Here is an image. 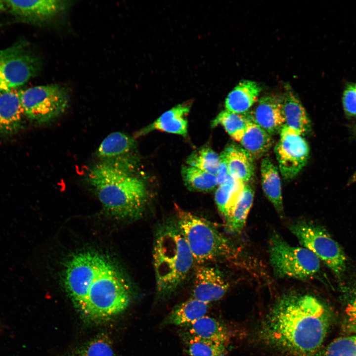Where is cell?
Returning a JSON list of instances; mask_svg holds the SVG:
<instances>
[{
	"mask_svg": "<svg viewBox=\"0 0 356 356\" xmlns=\"http://www.w3.org/2000/svg\"><path fill=\"white\" fill-rule=\"evenodd\" d=\"M63 283L75 307L91 320L110 319L130 303L126 279L110 261L97 253L81 252L70 258L64 268Z\"/></svg>",
	"mask_w": 356,
	"mask_h": 356,
	"instance_id": "cell-1",
	"label": "cell"
},
{
	"mask_svg": "<svg viewBox=\"0 0 356 356\" xmlns=\"http://www.w3.org/2000/svg\"><path fill=\"white\" fill-rule=\"evenodd\" d=\"M331 320L324 304L309 294L290 293L273 305L261 325L265 343L292 356H314Z\"/></svg>",
	"mask_w": 356,
	"mask_h": 356,
	"instance_id": "cell-2",
	"label": "cell"
},
{
	"mask_svg": "<svg viewBox=\"0 0 356 356\" xmlns=\"http://www.w3.org/2000/svg\"><path fill=\"white\" fill-rule=\"evenodd\" d=\"M87 179L103 208L112 216L134 220L142 215L146 188L140 178L131 173L129 163L102 161L90 168Z\"/></svg>",
	"mask_w": 356,
	"mask_h": 356,
	"instance_id": "cell-3",
	"label": "cell"
},
{
	"mask_svg": "<svg viewBox=\"0 0 356 356\" xmlns=\"http://www.w3.org/2000/svg\"><path fill=\"white\" fill-rule=\"evenodd\" d=\"M153 255L157 293L168 297L184 281L194 261L177 222H167L158 228Z\"/></svg>",
	"mask_w": 356,
	"mask_h": 356,
	"instance_id": "cell-4",
	"label": "cell"
},
{
	"mask_svg": "<svg viewBox=\"0 0 356 356\" xmlns=\"http://www.w3.org/2000/svg\"><path fill=\"white\" fill-rule=\"evenodd\" d=\"M177 223L198 264L236 257L238 251L210 222L176 206Z\"/></svg>",
	"mask_w": 356,
	"mask_h": 356,
	"instance_id": "cell-5",
	"label": "cell"
},
{
	"mask_svg": "<svg viewBox=\"0 0 356 356\" xmlns=\"http://www.w3.org/2000/svg\"><path fill=\"white\" fill-rule=\"evenodd\" d=\"M269 256L277 277L306 280L320 270V260L312 251L289 245L276 233H273L269 240Z\"/></svg>",
	"mask_w": 356,
	"mask_h": 356,
	"instance_id": "cell-6",
	"label": "cell"
},
{
	"mask_svg": "<svg viewBox=\"0 0 356 356\" xmlns=\"http://www.w3.org/2000/svg\"><path fill=\"white\" fill-rule=\"evenodd\" d=\"M20 100L25 116L41 124L52 121L64 112L69 94L60 85H41L20 90Z\"/></svg>",
	"mask_w": 356,
	"mask_h": 356,
	"instance_id": "cell-7",
	"label": "cell"
},
{
	"mask_svg": "<svg viewBox=\"0 0 356 356\" xmlns=\"http://www.w3.org/2000/svg\"><path fill=\"white\" fill-rule=\"evenodd\" d=\"M289 229L303 247L312 251L336 275L339 276L344 272L346 265L345 254L324 229L305 221L292 224Z\"/></svg>",
	"mask_w": 356,
	"mask_h": 356,
	"instance_id": "cell-8",
	"label": "cell"
},
{
	"mask_svg": "<svg viewBox=\"0 0 356 356\" xmlns=\"http://www.w3.org/2000/svg\"><path fill=\"white\" fill-rule=\"evenodd\" d=\"M274 152L278 168L286 180L295 178L306 165L310 148L303 136L284 125Z\"/></svg>",
	"mask_w": 356,
	"mask_h": 356,
	"instance_id": "cell-9",
	"label": "cell"
},
{
	"mask_svg": "<svg viewBox=\"0 0 356 356\" xmlns=\"http://www.w3.org/2000/svg\"><path fill=\"white\" fill-rule=\"evenodd\" d=\"M7 9L17 19L24 23L47 24L62 15L71 1L60 0H5Z\"/></svg>",
	"mask_w": 356,
	"mask_h": 356,
	"instance_id": "cell-10",
	"label": "cell"
},
{
	"mask_svg": "<svg viewBox=\"0 0 356 356\" xmlns=\"http://www.w3.org/2000/svg\"><path fill=\"white\" fill-rule=\"evenodd\" d=\"M194 281L192 298L208 304L222 298L229 288L222 272L213 267H197Z\"/></svg>",
	"mask_w": 356,
	"mask_h": 356,
	"instance_id": "cell-11",
	"label": "cell"
},
{
	"mask_svg": "<svg viewBox=\"0 0 356 356\" xmlns=\"http://www.w3.org/2000/svg\"><path fill=\"white\" fill-rule=\"evenodd\" d=\"M248 114L252 122L271 135L280 133L285 125L282 99L275 95L261 97L254 109Z\"/></svg>",
	"mask_w": 356,
	"mask_h": 356,
	"instance_id": "cell-12",
	"label": "cell"
},
{
	"mask_svg": "<svg viewBox=\"0 0 356 356\" xmlns=\"http://www.w3.org/2000/svg\"><path fill=\"white\" fill-rule=\"evenodd\" d=\"M25 115L20 90L10 89L0 93V137L13 134L23 127Z\"/></svg>",
	"mask_w": 356,
	"mask_h": 356,
	"instance_id": "cell-13",
	"label": "cell"
},
{
	"mask_svg": "<svg viewBox=\"0 0 356 356\" xmlns=\"http://www.w3.org/2000/svg\"><path fill=\"white\" fill-rule=\"evenodd\" d=\"M189 110L188 104L178 105L164 113L153 123L140 131L137 135H142L153 130L186 135L187 133L186 116Z\"/></svg>",
	"mask_w": 356,
	"mask_h": 356,
	"instance_id": "cell-14",
	"label": "cell"
},
{
	"mask_svg": "<svg viewBox=\"0 0 356 356\" xmlns=\"http://www.w3.org/2000/svg\"><path fill=\"white\" fill-rule=\"evenodd\" d=\"M285 125L302 136L311 130V124L306 111L297 95L286 87L281 98Z\"/></svg>",
	"mask_w": 356,
	"mask_h": 356,
	"instance_id": "cell-15",
	"label": "cell"
},
{
	"mask_svg": "<svg viewBox=\"0 0 356 356\" xmlns=\"http://www.w3.org/2000/svg\"><path fill=\"white\" fill-rule=\"evenodd\" d=\"M261 88L250 80L241 81L229 93L225 101V110L239 114L248 112L258 101Z\"/></svg>",
	"mask_w": 356,
	"mask_h": 356,
	"instance_id": "cell-16",
	"label": "cell"
},
{
	"mask_svg": "<svg viewBox=\"0 0 356 356\" xmlns=\"http://www.w3.org/2000/svg\"><path fill=\"white\" fill-rule=\"evenodd\" d=\"M185 333L199 339L228 344L230 333L226 326L217 319L204 315L184 327Z\"/></svg>",
	"mask_w": 356,
	"mask_h": 356,
	"instance_id": "cell-17",
	"label": "cell"
},
{
	"mask_svg": "<svg viewBox=\"0 0 356 356\" xmlns=\"http://www.w3.org/2000/svg\"><path fill=\"white\" fill-rule=\"evenodd\" d=\"M263 191L280 216L283 214L281 184L278 169L268 158H264L261 165Z\"/></svg>",
	"mask_w": 356,
	"mask_h": 356,
	"instance_id": "cell-18",
	"label": "cell"
},
{
	"mask_svg": "<svg viewBox=\"0 0 356 356\" xmlns=\"http://www.w3.org/2000/svg\"><path fill=\"white\" fill-rule=\"evenodd\" d=\"M134 146L135 141L133 138L121 132H113L101 142L97 150V155L104 161L126 160V155Z\"/></svg>",
	"mask_w": 356,
	"mask_h": 356,
	"instance_id": "cell-19",
	"label": "cell"
},
{
	"mask_svg": "<svg viewBox=\"0 0 356 356\" xmlns=\"http://www.w3.org/2000/svg\"><path fill=\"white\" fill-rule=\"evenodd\" d=\"M208 308V304L192 297L175 307L163 324L185 327L205 315Z\"/></svg>",
	"mask_w": 356,
	"mask_h": 356,
	"instance_id": "cell-20",
	"label": "cell"
},
{
	"mask_svg": "<svg viewBox=\"0 0 356 356\" xmlns=\"http://www.w3.org/2000/svg\"><path fill=\"white\" fill-rule=\"evenodd\" d=\"M254 197L253 188L246 183L230 213L225 220V228L228 232L237 233L243 229L252 207Z\"/></svg>",
	"mask_w": 356,
	"mask_h": 356,
	"instance_id": "cell-21",
	"label": "cell"
},
{
	"mask_svg": "<svg viewBox=\"0 0 356 356\" xmlns=\"http://www.w3.org/2000/svg\"><path fill=\"white\" fill-rule=\"evenodd\" d=\"M271 135L252 121L240 142L242 148L254 159L264 156L272 145Z\"/></svg>",
	"mask_w": 356,
	"mask_h": 356,
	"instance_id": "cell-22",
	"label": "cell"
},
{
	"mask_svg": "<svg viewBox=\"0 0 356 356\" xmlns=\"http://www.w3.org/2000/svg\"><path fill=\"white\" fill-rule=\"evenodd\" d=\"M227 166L229 175L247 183L254 174V159L242 147L231 146L227 148Z\"/></svg>",
	"mask_w": 356,
	"mask_h": 356,
	"instance_id": "cell-23",
	"label": "cell"
},
{
	"mask_svg": "<svg viewBox=\"0 0 356 356\" xmlns=\"http://www.w3.org/2000/svg\"><path fill=\"white\" fill-rule=\"evenodd\" d=\"M245 183L229 176L217 189L215 199L218 209L225 220L230 213Z\"/></svg>",
	"mask_w": 356,
	"mask_h": 356,
	"instance_id": "cell-24",
	"label": "cell"
},
{
	"mask_svg": "<svg viewBox=\"0 0 356 356\" xmlns=\"http://www.w3.org/2000/svg\"><path fill=\"white\" fill-rule=\"evenodd\" d=\"M250 122L248 112L239 114L224 110L219 113L211 125L215 127L221 125L233 139L240 142Z\"/></svg>",
	"mask_w": 356,
	"mask_h": 356,
	"instance_id": "cell-25",
	"label": "cell"
},
{
	"mask_svg": "<svg viewBox=\"0 0 356 356\" xmlns=\"http://www.w3.org/2000/svg\"><path fill=\"white\" fill-rule=\"evenodd\" d=\"M183 341L188 356H226L227 345L203 340L184 333Z\"/></svg>",
	"mask_w": 356,
	"mask_h": 356,
	"instance_id": "cell-26",
	"label": "cell"
},
{
	"mask_svg": "<svg viewBox=\"0 0 356 356\" xmlns=\"http://www.w3.org/2000/svg\"><path fill=\"white\" fill-rule=\"evenodd\" d=\"M181 174L186 185L192 190L207 191L218 185L216 176L194 167L183 166Z\"/></svg>",
	"mask_w": 356,
	"mask_h": 356,
	"instance_id": "cell-27",
	"label": "cell"
},
{
	"mask_svg": "<svg viewBox=\"0 0 356 356\" xmlns=\"http://www.w3.org/2000/svg\"><path fill=\"white\" fill-rule=\"evenodd\" d=\"M186 163L217 176L220 156L209 147H204L194 152L187 158Z\"/></svg>",
	"mask_w": 356,
	"mask_h": 356,
	"instance_id": "cell-28",
	"label": "cell"
},
{
	"mask_svg": "<svg viewBox=\"0 0 356 356\" xmlns=\"http://www.w3.org/2000/svg\"><path fill=\"white\" fill-rule=\"evenodd\" d=\"M71 356H115L110 339L104 334L96 336L74 351Z\"/></svg>",
	"mask_w": 356,
	"mask_h": 356,
	"instance_id": "cell-29",
	"label": "cell"
},
{
	"mask_svg": "<svg viewBox=\"0 0 356 356\" xmlns=\"http://www.w3.org/2000/svg\"><path fill=\"white\" fill-rule=\"evenodd\" d=\"M314 356H356V335L336 339Z\"/></svg>",
	"mask_w": 356,
	"mask_h": 356,
	"instance_id": "cell-30",
	"label": "cell"
},
{
	"mask_svg": "<svg viewBox=\"0 0 356 356\" xmlns=\"http://www.w3.org/2000/svg\"><path fill=\"white\" fill-rule=\"evenodd\" d=\"M344 324L348 331L356 335V286L350 292L345 305Z\"/></svg>",
	"mask_w": 356,
	"mask_h": 356,
	"instance_id": "cell-31",
	"label": "cell"
},
{
	"mask_svg": "<svg viewBox=\"0 0 356 356\" xmlns=\"http://www.w3.org/2000/svg\"><path fill=\"white\" fill-rule=\"evenodd\" d=\"M342 102L345 113L350 116H356V85H349L345 88Z\"/></svg>",
	"mask_w": 356,
	"mask_h": 356,
	"instance_id": "cell-32",
	"label": "cell"
},
{
	"mask_svg": "<svg viewBox=\"0 0 356 356\" xmlns=\"http://www.w3.org/2000/svg\"><path fill=\"white\" fill-rule=\"evenodd\" d=\"M220 156V164L217 177L218 185L223 183L230 176L228 173L227 166V150H224Z\"/></svg>",
	"mask_w": 356,
	"mask_h": 356,
	"instance_id": "cell-33",
	"label": "cell"
},
{
	"mask_svg": "<svg viewBox=\"0 0 356 356\" xmlns=\"http://www.w3.org/2000/svg\"><path fill=\"white\" fill-rule=\"evenodd\" d=\"M7 9L5 0H0V13Z\"/></svg>",
	"mask_w": 356,
	"mask_h": 356,
	"instance_id": "cell-34",
	"label": "cell"
},
{
	"mask_svg": "<svg viewBox=\"0 0 356 356\" xmlns=\"http://www.w3.org/2000/svg\"><path fill=\"white\" fill-rule=\"evenodd\" d=\"M9 89H9L5 84L0 81V93Z\"/></svg>",
	"mask_w": 356,
	"mask_h": 356,
	"instance_id": "cell-35",
	"label": "cell"
},
{
	"mask_svg": "<svg viewBox=\"0 0 356 356\" xmlns=\"http://www.w3.org/2000/svg\"><path fill=\"white\" fill-rule=\"evenodd\" d=\"M356 172L354 174L353 176L352 177L351 180L350 181L351 182H356Z\"/></svg>",
	"mask_w": 356,
	"mask_h": 356,
	"instance_id": "cell-36",
	"label": "cell"
},
{
	"mask_svg": "<svg viewBox=\"0 0 356 356\" xmlns=\"http://www.w3.org/2000/svg\"></svg>",
	"mask_w": 356,
	"mask_h": 356,
	"instance_id": "cell-37",
	"label": "cell"
}]
</instances>
